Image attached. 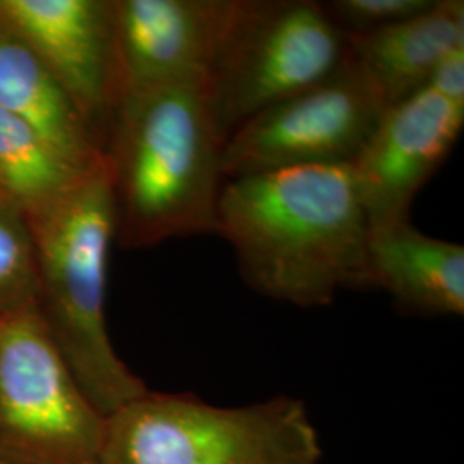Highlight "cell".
I'll list each match as a JSON object with an SVG mask.
<instances>
[{"label": "cell", "mask_w": 464, "mask_h": 464, "mask_svg": "<svg viewBox=\"0 0 464 464\" xmlns=\"http://www.w3.org/2000/svg\"><path fill=\"white\" fill-rule=\"evenodd\" d=\"M216 234L231 245L246 285L299 308L370 289V226L351 164L282 169L226 179Z\"/></svg>", "instance_id": "6da1fadb"}, {"label": "cell", "mask_w": 464, "mask_h": 464, "mask_svg": "<svg viewBox=\"0 0 464 464\" xmlns=\"http://www.w3.org/2000/svg\"><path fill=\"white\" fill-rule=\"evenodd\" d=\"M226 138L208 78H188L122 95L102 153L126 248L216 232Z\"/></svg>", "instance_id": "7a4b0ae2"}, {"label": "cell", "mask_w": 464, "mask_h": 464, "mask_svg": "<svg viewBox=\"0 0 464 464\" xmlns=\"http://www.w3.org/2000/svg\"><path fill=\"white\" fill-rule=\"evenodd\" d=\"M36 256L34 310L74 381L100 415L149 389L111 343L105 322L116 205L105 159L47 210L28 217Z\"/></svg>", "instance_id": "3957f363"}, {"label": "cell", "mask_w": 464, "mask_h": 464, "mask_svg": "<svg viewBox=\"0 0 464 464\" xmlns=\"http://www.w3.org/2000/svg\"><path fill=\"white\" fill-rule=\"evenodd\" d=\"M322 444L291 396L222 408L150 392L105 418L100 464H318Z\"/></svg>", "instance_id": "277c9868"}, {"label": "cell", "mask_w": 464, "mask_h": 464, "mask_svg": "<svg viewBox=\"0 0 464 464\" xmlns=\"http://www.w3.org/2000/svg\"><path fill=\"white\" fill-rule=\"evenodd\" d=\"M348 52V34L324 2L234 0L208 74L224 138L258 112L327 80Z\"/></svg>", "instance_id": "5b68a950"}, {"label": "cell", "mask_w": 464, "mask_h": 464, "mask_svg": "<svg viewBox=\"0 0 464 464\" xmlns=\"http://www.w3.org/2000/svg\"><path fill=\"white\" fill-rule=\"evenodd\" d=\"M103 431L36 310L0 318V463L100 464Z\"/></svg>", "instance_id": "8992f818"}, {"label": "cell", "mask_w": 464, "mask_h": 464, "mask_svg": "<svg viewBox=\"0 0 464 464\" xmlns=\"http://www.w3.org/2000/svg\"><path fill=\"white\" fill-rule=\"evenodd\" d=\"M387 105L353 61L315 86L258 112L234 130L222 149V176L236 179L308 166L351 164Z\"/></svg>", "instance_id": "52a82bcc"}, {"label": "cell", "mask_w": 464, "mask_h": 464, "mask_svg": "<svg viewBox=\"0 0 464 464\" xmlns=\"http://www.w3.org/2000/svg\"><path fill=\"white\" fill-rule=\"evenodd\" d=\"M463 126V107L429 86L385 109L351 162L370 227L410 220L413 199L444 166Z\"/></svg>", "instance_id": "ba28073f"}, {"label": "cell", "mask_w": 464, "mask_h": 464, "mask_svg": "<svg viewBox=\"0 0 464 464\" xmlns=\"http://www.w3.org/2000/svg\"><path fill=\"white\" fill-rule=\"evenodd\" d=\"M0 26L49 69L103 145L116 105L112 0H0Z\"/></svg>", "instance_id": "9c48e42d"}, {"label": "cell", "mask_w": 464, "mask_h": 464, "mask_svg": "<svg viewBox=\"0 0 464 464\" xmlns=\"http://www.w3.org/2000/svg\"><path fill=\"white\" fill-rule=\"evenodd\" d=\"M234 0H112L116 102L188 78H208Z\"/></svg>", "instance_id": "30bf717a"}, {"label": "cell", "mask_w": 464, "mask_h": 464, "mask_svg": "<svg viewBox=\"0 0 464 464\" xmlns=\"http://www.w3.org/2000/svg\"><path fill=\"white\" fill-rule=\"evenodd\" d=\"M368 281L413 315L464 314V246L418 231L410 220L370 227Z\"/></svg>", "instance_id": "8fae6325"}, {"label": "cell", "mask_w": 464, "mask_h": 464, "mask_svg": "<svg viewBox=\"0 0 464 464\" xmlns=\"http://www.w3.org/2000/svg\"><path fill=\"white\" fill-rule=\"evenodd\" d=\"M459 47H464L463 0H435L430 9L398 24L348 34L353 61L387 107L425 88L437 64Z\"/></svg>", "instance_id": "7c38bea8"}, {"label": "cell", "mask_w": 464, "mask_h": 464, "mask_svg": "<svg viewBox=\"0 0 464 464\" xmlns=\"http://www.w3.org/2000/svg\"><path fill=\"white\" fill-rule=\"evenodd\" d=\"M0 109L30 126L69 164L88 170L102 159L99 134L66 90L17 36L0 26Z\"/></svg>", "instance_id": "4fadbf2b"}, {"label": "cell", "mask_w": 464, "mask_h": 464, "mask_svg": "<svg viewBox=\"0 0 464 464\" xmlns=\"http://www.w3.org/2000/svg\"><path fill=\"white\" fill-rule=\"evenodd\" d=\"M88 170L69 164L30 126L0 109V195L26 218L63 198Z\"/></svg>", "instance_id": "5bb4252c"}, {"label": "cell", "mask_w": 464, "mask_h": 464, "mask_svg": "<svg viewBox=\"0 0 464 464\" xmlns=\"http://www.w3.org/2000/svg\"><path fill=\"white\" fill-rule=\"evenodd\" d=\"M36 256L26 216L0 195V318L34 308Z\"/></svg>", "instance_id": "9a60e30c"}, {"label": "cell", "mask_w": 464, "mask_h": 464, "mask_svg": "<svg viewBox=\"0 0 464 464\" xmlns=\"http://www.w3.org/2000/svg\"><path fill=\"white\" fill-rule=\"evenodd\" d=\"M435 0H331L332 21L346 34H365L398 24L430 9Z\"/></svg>", "instance_id": "2e32d148"}, {"label": "cell", "mask_w": 464, "mask_h": 464, "mask_svg": "<svg viewBox=\"0 0 464 464\" xmlns=\"http://www.w3.org/2000/svg\"><path fill=\"white\" fill-rule=\"evenodd\" d=\"M427 86L450 103L464 109V47L449 52L433 69Z\"/></svg>", "instance_id": "e0dca14e"}, {"label": "cell", "mask_w": 464, "mask_h": 464, "mask_svg": "<svg viewBox=\"0 0 464 464\" xmlns=\"http://www.w3.org/2000/svg\"><path fill=\"white\" fill-rule=\"evenodd\" d=\"M0 464H2V463H0Z\"/></svg>", "instance_id": "ac0fdd59"}]
</instances>
